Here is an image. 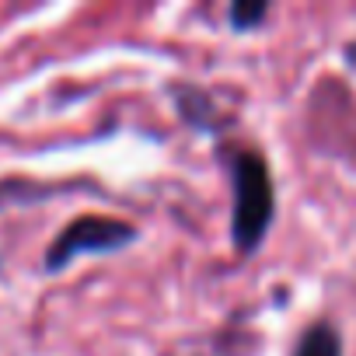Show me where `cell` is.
<instances>
[{
	"label": "cell",
	"mask_w": 356,
	"mask_h": 356,
	"mask_svg": "<svg viewBox=\"0 0 356 356\" xmlns=\"http://www.w3.org/2000/svg\"><path fill=\"white\" fill-rule=\"evenodd\" d=\"M293 356H342V339L332 325H311Z\"/></svg>",
	"instance_id": "3957f363"
},
{
	"label": "cell",
	"mask_w": 356,
	"mask_h": 356,
	"mask_svg": "<svg viewBox=\"0 0 356 356\" xmlns=\"http://www.w3.org/2000/svg\"><path fill=\"white\" fill-rule=\"evenodd\" d=\"M136 238V227L122 224V220H105V217H81L74 220L46 252V269H63L67 262H74L77 255H91V252H115L122 245H129Z\"/></svg>",
	"instance_id": "7a4b0ae2"
},
{
	"label": "cell",
	"mask_w": 356,
	"mask_h": 356,
	"mask_svg": "<svg viewBox=\"0 0 356 356\" xmlns=\"http://www.w3.org/2000/svg\"><path fill=\"white\" fill-rule=\"evenodd\" d=\"M231 182H234V245L241 255H252L269 224H273V178L259 154L245 150L231 161Z\"/></svg>",
	"instance_id": "6da1fadb"
},
{
	"label": "cell",
	"mask_w": 356,
	"mask_h": 356,
	"mask_svg": "<svg viewBox=\"0 0 356 356\" xmlns=\"http://www.w3.org/2000/svg\"><path fill=\"white\" fill-rule=\"evenodd\" d=\"M266 15H269V8L266 4H234L231 8V25L234 29H259L262 22H266Z\"/></svg>",
	"instance_id": "277c9868"
}]
</instances>
